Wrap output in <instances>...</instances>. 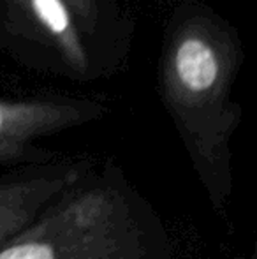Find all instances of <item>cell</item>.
<instances>
[{
  "instance_id": "8992f818",
  "label": "cell",
  "mask_w": 257,
  "mask_h": 259,
  "mask_svg": "<svg viewBox=\"0 0 257 259\" xmlns=\"http://www.w3.org/2000/svg\"><path fill=\"white\" fill-rule=\"evenodd\" d=\"M72 7L83 32L93 30L99 21V0H67Z\"/></svg>"
},
{
  "instance_id": "277c9868",
  "label": "cell",
  "mask_w": 257,
  "mask_h": 259,
  "mask_svg": "<svg viewBox=\"0 0 257 259\" xmlns=\"http://www.w3.org/2000/svg\"><path fill=\"white\" fill-rule=\"evenodd\" d=\"M30 25L52 42L74 72L86 74L90 57L83 41V28L67 0H14Z\"/></svg>"
},
{
  "instance_id": "7a4b0ae2",
  "label": "cell",
  "mask_w": 257,
  "mask_h": 259,
  "mask_svg": "<svg viewBox=\"0 0 257 259\" xmlns=\"http://www.w3.org/2000/svg\"><path fill=\"white\" fill-rule=\"evenodd\" d=\"M143 231L120 191H62L27 228L0 245V259H144Z\"/></svg>"
},
{
  "instance_id": "3957f363",
  "label": "cell",
  "mask_w": 257,
  "mask_h": 259,
  "mask_svg": "<svg viewBox=\"0 0 257 259\" xmlns=\"http://www.w3.org/2000/svg\"><path fill=\"white\" fill-rule=\"evenodd\" d=\"M102 106L65 99H0V162L18 159L28 145L97 118Z\"/></svg>"
},
{
  "instance_id": "5b68a950",
  "label": "cell",
  "mask_w": 257,
  "mask_h": 259,
  "mask_svg": "<svg viewBox=\"0 0 257 259\" xmlns=\"http://www.w3.org/2000/svg\"><path fill=\"white\" fill-rule=\"evenodd\" d=\"M76 180L74 171L0 184V245L27 228Z\"/></svg>"
},
{
  "instance_id": "6da1fadb",
  "label": "cell",
  "mask_w": 257,
  "mask_h": 259,
  "mask_svg": "<svg viewBox=\"0 0 257 259\" xmlns=\"http://www.w3.org/2000/svg\"><path fill=\"white\" fill-rule=\"evenodd\" d=\"M236 64L229 32L206 16L180 21L164 50V101L189 147L210 166L238 123V108L229 103Z\"/></svg>"
}]
</instances>
